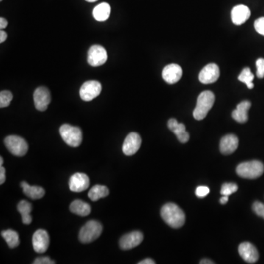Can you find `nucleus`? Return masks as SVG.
I'll list each match as a JSON object with an SVG mask.
<instances>
[{"label": "nucleus", "mask_w": 264, "mask_h": 264, "mask_svg": "<svg viewBox=\"0 0 264 264\" xmlns=\"http://www.w3.org/2000/svg\"><path fill=\"white\" fill-rule=\"evenodd\" d=\"M3 163H4V160L2 157H0V166H2Z\"/></svg>", "instance_id": "a19ab883"}, {"label": "nucleus", "mask_w": 264, "mask_h": 264, "mask_svg": "<svg viewBox=\"0 0 264 264\" xmlns=\"http://www.w3.org/2000/svg\"><path fill=\"white\" fill-rule=\"evenodd\" d=\"M251 103L249 101H243L237 105L236 110L232 113L233 119L237 122L243 124L248 120V110L251 108Z\"/></svg>", "instance_id": "aec40b11"}, {"label": "nucleus", "mask_w": 264, "mask_h": 264, "mask_svg": "<svg viewBox=\"0 0 264 264\" xmlns=\"http://www.w3.org/2000/svg\"><path fill=\"white\" fill-rule=\"evenodd\" d=\"M24 193L29 198L38 200L43 198L45 195V190L43 188L38 186H30L25 181L21 183Z\"/></svg>", "instance_id": "412c9836"}, {"label": "nucleus", "mask_w": 264, "mask_h": 264, "mask_svg": "<svg viewBox=\"0 0 264 264\" xmlns=\"http://www.w3.org/2000/svg\"><path fill=\"white\" fill-rule=\"evenodd\" d=\"M1 236L7 242L8 246L12 249L19 245V235L16 231L11 229L6 230V231H3L1 232Z\"/></svg>", "instance_id": "a878e982"}, {"label": "nucleus", "mask_w": 264, "mask_h": 264, "mask_svg": "<svg viewBox=\"0 0 264 264\" xmlns=\"http://www.w3.org/2000/svg\"><path fill=\"white\" fill-rule=\"evenodd\" d=\"M60 133L63 141L71 147H79L82 143V133L79 127L63 124L60 127Z\"/></svg>", "instance_id": "39448f33"}, {"label": "nucleus", "mask_w": 264, "mask_h": 264, "mask_svg": "<svg viewBox=\"0 0 264 264\" xmlns=\"http://www.w3.org/2000/svg\"><path fill=\"white\" fill-rule=\"evenodd\" d=\"M4 144L9 151L16 156H24L28 151V144L24 138L11 135L4 139Z\"/></svg>", "instance_id": "423d86ee"}, {"label": "nucleus", "mask_w": 264, "mask_h": 264, "mask_svg": "<svg viewBox=\"0 0 264 264\" xmlns=\"http://www.w3.org/2000/svg\"><path fill=\"white\" fill-rule=\"evenodd\" d=\"M110 194L108 188L102 185H95L88 192V197L92 201H97L99 199L106 198Z\"/></svg>", "instance_id": "393cba45"}, {"label": "nucleus", "mask_w": 264, "mask_h": 264, "mask_svg": "<svg viewBox=\"0 0 264 264\" xmlns=\"http://www.w3.org/2000/svg\"><path fill=\"white\" fill-rule=\"evenodd\" d=\"M251 10L244 4L235 6L231 11V19L236 25H242L251 17Z\"/></svg>", "instance_id": "f3484780"}, {"label": "nucleus", "mask_w": 264, "mask_h": 264, "mask_svg": "<svg viewBox=\"0 0 264 264\" xmlns=\"http://www.w3.org/2000/svg\"><path fill=\"white\" fill-rule=\"evenodd\" d=\"M264 172L263 163L257 160L241 163L237 167V175L246 179H256L262 176Z\"/></svg>", "instance_id": "7ed1b4c3"}, {"label": "nucleus", "mask_w": 264, "mask_h": 264, "mask_svg": "<svg viewBox=\"0 0 264 264\" xmlns=\"http://www.w3.org/2000/svg\"><path fill=\"white\" fill-rule=\"evenodd\" d=\"M228 201V196L227 195H223L221 198H220V202L221 204H226L227 202Z\"/></svg>", "instance_id": "58836bf2"}, {"label": "nucleus", "mask_w": 264, "mask_h": 264, "mask_svg": "<svg viewBox=\"0 0 264 264\" xmlns=\"http://www.w3.org/2000/svg\"><path fill=\"white\" fill-rule=\"evenodd\" d=\"M5 169L3 166H0V184H3L6 180Z\"/></svg>", "instance_id": "f704fd0d"}, {"label": "nucleus", "mask_w": 264, "mask_h": 264, "mask_svg": "<svg viewBox=\"0 0 264 264\" xmlns=\"http://www.w3.org/2000/svg\"><path fill=\"white\" fill-rule=\"evenodd\" d=\"M107 60V53L103 46L93 45L88 53V62L91 66L97 67L105 64Z\"/></svg>", "instance_id": "1a4fd4ad"}, {"label": "nucleus", "mask_w": 264, "mask_h": 264, "mask_svg": "<svg viewBox=\"0 0 264 264\" xmlns=\"http://www.w3.org/2000/svg\"><path fill=\"white\" fill-rule=\"evenodd\" d=\"M34 102L37 110L45 111L51 102L50 91L46 87H39L34 93Z\"/></svg>", "instance_id": "ddd939ff"}, {"label": "nucleus", "mask_w": 264, "mask_h": 264, "mask_svg": "<svg viewBox=\"0 0 264 264\" xmlns=\"http://www.w3.org/2000/svg\"><path fill=\"white\" fill-rule=\"evenodd\" d=\"M50 239L47 231L38 229L32 237V245L34 250L38 253H44L49 248Z\"/></svg>", "instance_id": "9b49d317"}, {"label": "nucleus", "mask_w": 264, "mask_h": 264, "mask_svg": "<svg viewBox=\"0 0 264 264\" xmlns=\"http://www.w3.org/2000/svg\"><path fill=\"white\" fill-rule=\"evenodd\" d=\"M7 34L1 29V32H0V43H4V42L7 40Z\"/></svg>", "instance_id": "c9c22d12"}, {"label": "nucleus", "mask_w": 264, "mask_h": 264, "mask_svg": "<svg viewBox=\"0 0 264 264\" xmlns=\"http://www.w3.org/2000/svg\"><path fill=\"white\" fill-rule=\"evenodd\" d=\"M200 264H213L214 262H211L209 259H203L200 262Z\"/></svg>", "instance_id": "ea45409f"}, {"label": "nucleus", "mask_w": 264, "mask_h": 264, "mask_svg": "<svg viewBox=\"0 0 264 264\" xmlns=\"http://www.w3.org/2000/svg\"><path fill=\"white\" fill-rule=\"evenodd\" d=\"M168 128L177 136L179 142L186 143L189 139V134L186 131V127L184 124H179L176 119H171L167 123Z\"/></svg>", "instance_id": "6ab92c4d"}, {"label": "nucleus", "mask_w": 264, "mask_h": 264, "mask_svg": "<svg viewBox=\"0 0 264 264\" xmlns=\"http://www.w3.org/2000/svg\"><path fill=\"white\" fill-rule=\"evenodd\" d=\"M238 251L241 257L247 263L254 264L259 260V254L258 250L250 242H245L241 243Z\"/></svg>", "instance_id": "f8f14e48"}, {"label": "nucleus", "mask_w": 264, "mask_h": 264, "mask_svg": "<svg viewBox=\"0 0 264 264\" xmlns=\"http://www.w3.org/2000/svg\"><path fill=\"white\" fill-rule=\"evenodd\" d=\"M253 210L256 215L264 219V203L259 201L255 202L253 204Z\"/></svg>", "instance_id": "c756f323"}, {"label": "nucleus", "mask_w": 264, "mask_h": 264, "mask_svg": "<svg viewBox=\"0 0 264 264\" xmlns=\"http://www.w3.org/2000/svg\"><path fill=\"white\" fill-rule=\"evenodd\" d=\"M103 227L96 220H90L82 228L79 234V239L82 243H91L97 239L102 234Z\"/></svg>", "instance_id": "20e7f679"}, {"label": "nucleus", "mask_w": 264, "mask_h": 264, "mask_svg": "<svg viewBox=\"0 0 264 264\" xmlns=\"http://www.w3.org/2000/svg\"><path fill=\"white\" fill-rule=\"evenodd\" d=\"M18 210L22 217V222L24 224L29 225L32 221L30 213L32 211V206L30 203L26 200H21L18 205Z\"/></svg>", "instance_id": "b1692460"}, {"label": "nucleus", "mask_w": 264, "mask_h": 264, "mask_svg": "<svg viewBox=\"0 0 264 264\" xmlns=\"http://www.w3.org/2000/svg\"><path fill=\"white\" fill-rule=\"evenodd\" d=\"M8 22H7V20L4 18H0V28L1 29H4V28L7 27Z\"/></svg>", "instance_id": "e433bc0d"}, {"label": "nucleus", "mask_w": 264, "mask_h": 264, "mask_svg": "<svg viewBox=\"0 0 264 264\" xmlns=\"http://www.w3.org/2000/svg\"><path fill=\"white\" fill-rule=\"evenodd\" d=\"M13 96L12 93L9 91H3L0 93V107H8L10 105V102L13 100Z\"/></svg>", "instance_id": "cd10ccee"}, {"label": "nucleus", "mask_w": 264, "mask_h": 264, "mask_svg": "<svg viewBox=\"0 0 264 264\" xmlns=\"http://www.w3.org/2000/svg\"><path fill=\"white\" fill-rule=\"evenodd\" d=\"M143 239V234L140 231H132L121 238L119 241L120 248L124 251L132 249L140 245Z\"/></svg>", "instance_id": "9d476101"}, {"label": "nucleus", "mask_w": 264, "mask_h": 264, "mask_svg": "<svg viewBox=\"0 0 264 264\" xmlns=\"http://www.w3.org/2000/svg\"><path fill=\"white\" fill-rule=\"evenodd\" d=\"M209 192H210V189L208 186H198L195 191V195H197V197L200 198H205V197L209 195Z\"/></svg>", "instance_id": "473e14b6"}, {"label": "nucleus", "mask_w": 264, "mask_h": 264, "mask_svg": "<svg viewBox=\"0 0 264 264\" xmlns=\"http://www.w3.org/2000/svg\"><path fill=\"white\" fill-rule=\"evenodd\" d=\"M239 139L234 134H228L220 140V150L223 155H230L237 150Z\"/></svg>", "instance_id": "a211bd4d"}, {"label": "nucleus", "mask_w": 264, "mask_h": 264, "mask_svg": "<svg viewBox=\"0 0 264 264\" xmlns=\"http://www.w3.org/2000/svg\"><path fill=\"white\" fill-rule=\"evenodd\" d=\"M183 71L181 67L178 64L167 65L164 67L162 72V77L166 82L175 84L178 82L182 77Z\"/></svg>", "instance_id": "dca6fc26"}, {"label": "nucleus", "mask_w": 264, "mask_h": 264, "mask_svg": "<svg viewBox=\"0 0 264 264\" xmlns=\"http://www.w3.org/2000/svg\"><path fill=\"white\" fill-rule=\"evenodd\" d=\"M238 190V186L234 183H225L223 184L221 188V191L220 193L222 195H232L234 192H237Z\"/></svg>", "instance_id": "c85d7f7f"}, {"label": "nucleus", "mask_w": 264, "mask_h": 264, "mask_svg": "<svg viewBox=\"0 0 264 264\" xmlns=\"http://www.w3.org/2000/svg\"><path fill=\"white\" fill-rule=\"evenodd\" d=\"M0 1H2V0H0Z\"/></svg>", "instance_id": "37998d69"}, {"label": "nucleus", "mask_w": 264, "mask_h": 264, "mask_svg": "<svg viewBox=\"0 0 264 264\" xmlns=\"http://www.w3.org/2000/svg\"><path fill=\"white\" fill-rule=\"evenodd\" d=\"M34 264H54L55 262L52 261L50 258L47 257H40L38 259H35V262H33Z\"/></svg>", "instance_id": "72a5a7b5"}, {"label": "nucleus", "mask_w": 264, "mask_h": 264, "mask_svg": "<svg viewBox=\"0 0 264 264\" xmlns=\"http://www.w3.org/2000/svg\"><path fill=\"white\" fill-rule=\"evenodd\" d=\"M256 68H257V71H256V76L259 78L262 79L264 77V59L259 58L256 60Z\"/></svg>", "instance_id": "7c9ffc66"}, {"label": "nucleus", "mask_w": 264, "mask_h": 264, "mask_svg": "<svg viewBox=\"0 0 264 264\" xmlns=\"http://www.w3.org/2000/svg\"><path fill=\"white\" fill-rule=\"evenodd\" d=\"M238 79L240 82L246 84L247 87L249 89H253L254 88V84L253 83V80L254 79V75L251 72V69L248 68V67L242 70V72H241V74L238 77Z\"/></svg>", "instance_id": "bb28decb"}, {"label": "nucleus", "mask_w": 264, "mask_h": 264, "mask_svg": "<svg viewBox=\"0 0 264 264\" xmlns=\"http://www.w3.org/2000/svg\"><path fill=\"white\" fill-rule=\"evenodd\" d=\"M90 185V179L85 173L77 172L70 178L69 189L74 192H82L86 190Z\"/></svg>", "instance_id": "2eb2a0df"}, {"label": "nucleus", "mask_w": 264, "mask_h": 264, "mask_svg": "<svg viewBox=\"0 0 264 264\" xmlns=\"http://www.w3.org/2000/svg\"><path fill=\"white\" fill-rule=\"evenodd\" d=\"M70 210L74 214L81 217L89 215L91 212V207L88 203L81 200H76L71 203Z\"/></svg>", "instance_id": "4be33fe9"}, {"label": "nucleus", "mask_w": 264, "mask_h": 264, "mask_svg": "<svg viewBox=\"0 0 264 264\" xmlns=\"http://www.w3.org/2000/svg\"><path fill=\"white\" fill-rule=\"evenodd\" d=\"M142 139L140 135L136 132L129 133L122 146L123 153L126 156H133L140 148Z\"/></svg>", "instance_id": "6e6552de"}, {"label": "nucleus", "mask_w": 264, "mask_h": 264, "mask_svg": "<svg viewBox=\"0 0 264 264\" xmlns=\"http://www.w3.org/2000/svg\"><path fill=\"white\" fill-rule=\"evenodd\" d=\"M161 216L164 222L173 228H181L186 220L184 211L173 203H168L163 206Z\"/></svg>", "instance_id": "f257e3e1"}, {"label": "nucleus", "mask_w": 264, "mask_h": 264, "mask_svg": "<svg viewBox=\"0 0 264 264\" xmlns=\"http://www.w3.org/2000/svg\"><path fill=\"white\" fill-rule=\"evenodd\" d=\"M156 262L151 259H146L142 262H139V264H155Z\"/></svg>", "instance_id": "4c0bfd02"}, {"label": "nucleus", "mask_w": 264, "mask_h": 264, "mask_svg": "<svg viewBox=\"0 0 264 264\" xmlns=\"http://www.w3.org/2000/svg\"><path fill=\"white\" fill-rule=\"evenodd\" d=\"M93 15L96 21H107L110 15V4L106 2L101 3L93 9Z\"/></svg>", "instance_id": "5701e85b"}, {"label": "nucleus", "mask_w": 264, "mask_h": 264, "mask_svg": "<svg viewBox=\"0 0 264 264\" xmlns=\"http://www.w3.org/2000/svg\"><path fill=\"white\" fill-rule=\"evenodd\" d=\"M254 28L258 33L264 36V17L258 18L255 21Z\"/></svg>", "instance_id": "2f4dec72"}, {"label": "nucleus", "mask_w": 264, "mask_h": 264, "mask_svg": "<svg viewBox=\"0 0 264 264\" xmlns=\"http://www.w3.org/2000/svg\"><path fill=\"white\" fill-rule=\"evenodd\" d=\"M102 89L100 82L95 80L88 81L81 87L79 95L82 100L90 102L100 94Z\"/></svg>", "instance_id": "0eeeda50"}, {"label": "nucleus", "mask_w": 264, "mask_h": 264, "mask_svg": "<svg viewBox=\"0 0 264 264\" xmlns=\"http://www.w3.org/2000/svg\"><path fill=\"white\" fill-rule=\"evenodd\" d=\"M85 1H88V2H95V1H98V0H85Z\"/></svg>", "instance_id": "79ce46f5"}, {"label": "nucleus", "mask_w": 264, "mask_h": 264, "mask_svg": "<svg viewBox=\"0 0 264 264\" xmlns=\"http://www.w3.org/2000/svg\"><path fill=\"white\" fill-rule=\"evenodd\" d=\"M220 77V68L215 63H210L204 67L199 74V80L203 84L215 82Z\"/></svg>", "instance_id": "4468645a"}, {"label": "nucleus", "mask_w": 264, "mask_h": 264, "mask_svg": "<svg viewBox=\"0 0 264 264\" xmlns=\"http://www.w3.org/2000/svg\"><path fill=\"white\" fill-rule=\"evenodd\" d=\"M215 102V96L210 91H205L199 95L193 116L198 121L204 119Z\"/></svg>", "instance_id": "f03ea898"}]
</instances>
